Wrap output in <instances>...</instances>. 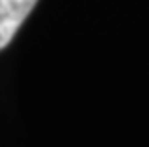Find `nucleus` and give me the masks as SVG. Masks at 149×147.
Segmentation results:
<instances>
[{
    "label": "nucleus",
    "mask_w": 149,
    "mask_h": 147,
    "mask_svg": "<svg viewBox=\"0 0 149 147\" xmlns=\"http://www.w3.org/2000/svg\"><path fill=\"white\" fill-rule=\"evenodd\" d=\"M38 0H0V50L13 40Z\"/></svg>",
    "instance_id": "f257e3e1"
}]
</instances>
